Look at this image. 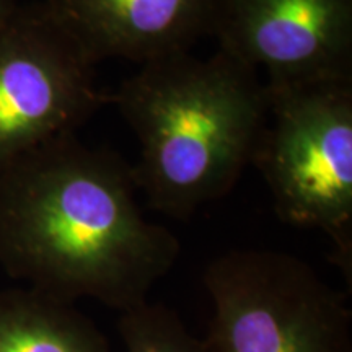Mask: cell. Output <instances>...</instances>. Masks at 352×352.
Instances as JSON below:
<instances>
[{"mask_svg":"<svg viewBox=\"0 0 352 352\" xmlns=\"http://www.w3.org/2000/svg\"><path fill=\"white\" fill-rule=\"evenodd\" d=\"M132 165L76 134L0 171V266L57 300L126 311L179 256L168 228L144 217Z\"/></svg>","mask_w":352,"mask_h":352,"instance_id":"cell-1","label":"cell"},{"mask_svg":"<svg viewBox=\"0 0 352 352\" xmlns=\"http://www.w3.org/2000/svg\"><path fill=\"white\" fill-rule=\"evenodd\" d=\"M111 103L139 140V191L175 219L232 191L266 120L261 76L220 50L204 59L182 51L147 60Z\"/></svg>","mask_w":352,"mask_h":352,"instance_id":"cell-2","label":"cell"},{"mask_svg":"<svg viewBox=\"0 0 352 352\" xmlns=\"http://www.w3.org/2000/svg\"><path fill=\"white\" fill-rule=\"evenodd\" d=\"M266 120L252 165L290 226L318 228L352 267V78L264 83Z\"/></svg>","mask_w":352,"mask_h":352,"instance_id":"cell-3","label":"cell"},{"mask_svg":"<svg viewBox=\"0 0 352 352\" xmlns=\"http://www.w3.org/2000/svg\"><path fill=\"white\" fill-rule=\"evenodd\" d=\"M209 352H352L351 311L314 267L271 250H232L206 267Z\"/></svg>","mask_w":352,"mask_h":352,"instance_id":"cell-4","label":"cell"},{"mask_svg":"<svg viewBox=\"0 0 352 352\" xmlns=\"http://www.w3.org/2000/svg\"><path fill=\"white\" fill-rule=\"evenodd\" d=\"M95 65L43 2H23L0 33V171L111 101Z\"/></svg>","mask_w":352,"mask_h":352,"instance_id":"cell-5","label":"cell"},{"mask_svg":"<svg viewBox=\"0 0 352 352\" xmlns=\"http://www.w3.org/2000/svg\"><path fill=\"white\" fill-rule=\"evenodd\" d=\"M209 36L271 85L352 78V0H215Z\"/></svg>","mask_w":352,"mask_h":352,"instance_id":"cell-6","label":"cell"},{"mask_svg":"<svg viewBox=\"0 0 352 352\" xmlns=\"http://www.w3.org/2000/svg\"><path fill=\"white\" fill-rule=\"evenodd\" d=\"M50 15L95 64L109 57L139 65L191 51L209 36L215 0H43Z\"/></svg>","mask_w":352,"mask_h":352,"instance_id":"cell-7","label":"cell"},{"mask_svg":"<svg viewBox=\"0 0 352 352\" xmlns=\"http://www.w3.org/2000/svg\"><path fill=\"white\" fill-rule=\"evenodd\" d=\"M0 352H113L72 303L33 289L0 290Z\"/></svg>","mask_w":352,"mask_h":352,"instance_id":"cell-8","label":"cell"},{"mask_svg":"<svg viewBox=\"0 0 352 352\" xmlns=\"http://www.w3.org/2000/svg\"><path fill=\"white\" fill-rule=\"evenodd\" d=\"M118 328L126 352H209L206 342L162 303L147 300L122 311Z\"/></svg>","mask_w":352,"mask_h":352,"instance_id":"cell-9","label":"cell"},{"mask_svg":"<svg viewBox=\"0 0 352 352\" xmlns=\"http://www.w3.org/2000/svg\"><path fill=\"white\" fill-rule=\"evenodd\" d=\"M23 6V0H0V33L10 23L19 8Z\"/></svg>","mask_w":352,"mask_h":352,"instance_id":"cell-10","label":"cell"}]
</instances>
